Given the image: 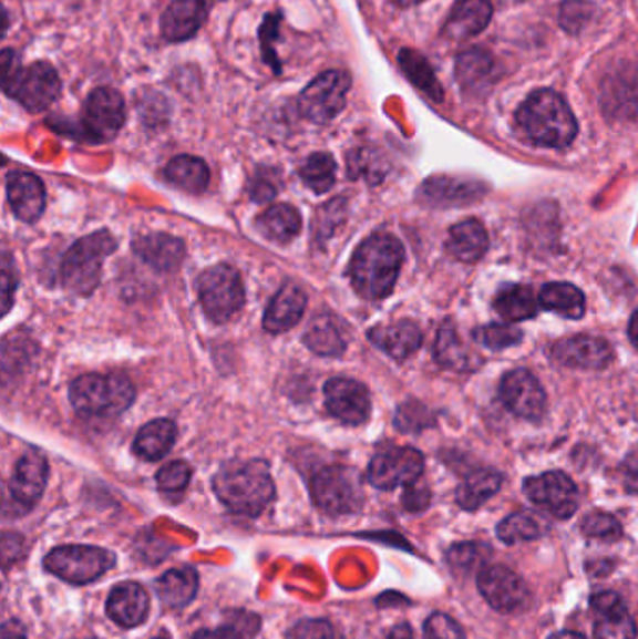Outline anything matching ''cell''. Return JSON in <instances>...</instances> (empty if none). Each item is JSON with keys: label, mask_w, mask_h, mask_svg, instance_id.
<instances>
[{"label": "cell", "mask_w": 638, "mask_h": 639, "mask_svg": "<svg viewBox=\"0 0 638 639\" xmlns=\"http://www.w3.org/2000/svg\"><path fill=\"white\" fill-rule=\"evenodd\" d=\"M404 249L392 234L377 233L363 239L350 260L349 277L356 292L369 301L392 293L403 268Z\"/></svg>", "instance_id": "obj_1"}, {"label": "cell", "mask_w": 638, "mask_h": 639, "mask_svg": "<svg viewBox=\"0 0 638 639\" xmlns=\"http://www.w3.org/2000/svg\"><path fill=\"white\" fill-rule=\"evenodd\" d=\"M219 502L230 513L257 518L276 497V484L265 461H230L212 481Z\"/></svg>", "instance_id": "obj_2"}, {"label": "cell", "mask_w": 638, "mask_h": 639, "mask_svg": "<svg viewBox=\"0 0 638 639\" xmlns=\"http://www.w3.org/2000/svg\"><path fill=\"white\" fill-rule=\"evenodd\" d=\"M517 126L532 143L566 148L577 137V118L566 100L553 90H537L518 107Z\"/></svg>", "instance_id": "obj_3"}, {"label": "cell", "mask_w": 638, "mask_h": 639, "mask_svg": "<svg viewBox=\"0 0 638 639\" xmlns=\"http://www.w3.org/2000/svg\"><path fill=\"white\" fill-rule=\"evenodd\" d=\"M70 401L83 418L113 419L132 406L135 389L122 374H86L72 383Z\"/></svg>", "instance_id": "obj_4"}, {"label": "cell", "mask_w": 638, "mask_h": 639, "mask_svg": "<svg viewBox=\"0 0 638 639\" xmlns=\"http://www.w3.org/2000/svg\"><path fill=\"white\" fill-rule=\"evenodd\" d=\"M115 251L116 239L109 230L79 239L62 258V287L75 296H91L102 279L103 260Z\"/></svg>", "instance_id": "obj_5"}, {"label": "cell", "mask_w": 638, "mask_h": 639, "mask_svg": "<svg viewBox=\"0 0 638 639\" xmlns=\"http://www.w3.org/2000/svg\"><path fill=\"white\" fill-rule=\"evenodd\" d=\"M115 563L116 557L113 552L103 550L97 546L68 544V546H59L49 552L43 559V567L48 573L68 584L85 586L115 567Z\"/></svg>", "instance_id": "obj_6"}, {"label": "cell", "mask_w": 638, "mask_h": 639, "mask_svg": "<svg viewBox=\"0 0 638 639\" xmlns=\"http://www.w3.org/2000/svg\"><path fill=\"white\" fill-rule=\"evenodd\" d=\"M313 502L330 516L358 513L363 505L362 478L354 467L330 466L311 481Z\"/></svg>", "instance_id": "obj_7"}, {"label": "cell", "mask_w": 638, "mask_h": 639, "mask_svg": "<svg viewBox=\"0 0 638 639\" xmlns=\"http://www.w3.org/2000/svg\"><path fill=\"white\" fill-rule=\"evenodd\" d=\"M200 306L214 322H227L240 311L246 290L238 271L227 264H217L203 271L197 281Z\"/></svg>", "instance_id": "obj_8"}, {"label": "cell", "mask_w": 638, "mask_h": 639, "mask_svg": "<svg viewBox=\"0 0 638 639\" xmlns=\"http://www.w3.org/2000/svg\"><path fill=\"white\" fill-rule=\"evenodd\" d=\"M2 84L8 96L18 100L31 113H42L61 96V79L48 62L18 68L13 75L2 79Z\"/></svg>", "instance_id": "obj_9"}, {"label": "cell", "mask_w": 638, "mask_h": 639, "mask_svg": "<svg viewBox=\"0 0 638 639\" xmlns=\"http://www.w3.org/2000/svg\"><path fill=\"white\" fill-rule=\"evenodd\" d=\"M350 90L349 73L330 70L301 92L300 113L315 124H328L344 109Z\"/></svg>", "instance_id": "obj_10"}, {"label": "cell", "mask_w": 638, "mask_h": 639, "mask_svg": "<svg viewBox=\"0 0 638 639\" xmlns=\"http://www.w3.org/2000/svg\"><path fill=\"white\" fill-rule=\"evenodd\" d=\"M425 461L414 447H390L374 454L369 464L368 478L379 491H393L398 486H409L422 477Z\"/></svg>", "instance_id": "obj_11"}, {"label": "cell", "mask_w": 638, "mask_h": 639, "mask_svg": "<svg viewBox=\"0 0 638 639\" xmlns=\"http://www.w3.org/2000/svg\"><path fill=\"white\" fill-rule=\"evenodd\" d=\"M523 491L532 503L548 511L554 518L567 521L577 513V486L564 472H547L524 478Z\"/></svg>", "instance_id": "obj_12"}, {"label": "cell", "mask_w": 638, "mask_h": 639, "mask_svg": "<svg viewBox=\"0 0 638 639\" xmlns=\"http://www.w3.org/2000/svg\"><path fill=\"white\" fill-rule=\"evenodd\" d=\"M126 122V103L115 89H96L83 109V126L89 137L97 143L115 138Z\"/></svg>", "instance_id": "obj_13"}, {"label": "cell", "mask_w": 638, "mask_h": 639, "mask_svg": "<svg viewBox=\"0 0 638 639\" xmlns=\"http://www.w3.org/2000/svg\"><path fill=\"white\" fill-rule=\"evenodd\" d=\"M501 399L513 415L526 421H539L547 408L545 389L526 369H515L504 374L501 382Z\"/></svg>", "instance_id": "obj_14"}, {"label": "cell", "mask_w": 638, "mask_h": 639, "mask_svg": "<svg viewBox=\"0 0 638 639\" xmlns=\"http://www.w3.org/2000/svg\"><path fill=\"white\" fill-rule=\"evenodd\" d=\"M477 589L488 606L501 614L518 610L528 598L523 578L502 565L482 568L477 574Z\"/></svg>", "instance_id": "obj_15"}, {"label": "cell", "mask_w": 638, "mask_h": 639, "mask_svg": "<svg viewBox=\"0 0 638 639\" xmlns=\"http://www.w3.org/2000/svg\"><path fill=\"white\" fill-rule=\"evenodd\" d=\"M550 358L556 363L569 367V369H583V371H601L610 364L615 352L601 337L591 334H573L567 339L554 344Z\"/></svg>", "instance_id": "obj_16"}, {"label": "cell", "mask_w": 638, "mask_h": 639, "mask_svg": "<svg viewBox=\"0 0 638 639\" xmlns=\"http://www.w3.org/2000/svg\"><path fill=\"white\" fill-rule=\"evenodd\" d=\"M326 408L344 424H363L371 415V396L363 383L350 378H333L326 383Z\"/></svg>", "instance_id": "obj_17"}, {"label": "cell", "mask_w": 638, "mask_h": 639, "mask_svg": "<svg viewBox=\"0 0 638 639\" xmlns=\"http://www.w3.org/2000/svg\"><path fill=\"white\" fill-rule=\"evenodd\" d=\"M590 606L594 639H637V622L618 592H597L591 597Z\"/></svg>", "instance_id": "obj_18"}, {"label": "cell", "mask_w": 638, "mask_h": 639, "mask_svg": "<svg viewBox=\"0 0 638 639\" xmlns=\"http://www.w3.org/2000/svg\"><path fill=\"white\" fill-rule=\"evenodd\" d=\"M49 466L45 456L38 451H29L19 458L10 481L13 502L23 508H32L40 502L48 484Z\"/></svg>", "instance_id": "obj_19"}, {"label": "cell", "mask_w": 638, "mask_h": 639, "mask_svg": "<svg viewBox=\"0 0 638 639\" xmlns=\"http://www.w3.org/2000/svg\"><path fill=\"white\" fill-rule=\"evenodd\" d=\"M487 193V187L482 182L470 178H455V176H434L423 182L420 197L433 206H466L476 203Z\"/></svg>", "instance_id": "obj_20"}, {"label": "cell", "mask_w": 638, "mask_h": 639, "mask_svg": "<svg viewBox=\"0 0 638 639\" xmlns=\"http://www.w3.org/2000/svg\"><path fill=\"white\" fill-rule=\"evenodd\" d=\"M8 200L13 214L24 223H34L45 209V189L42 179L24 171H12L7 178Z\"/></svg>", "instance_id": "obj_21"}, {"label": "cell", "mask_w": 638, "mask_h": 639, "mask_svg": "<svg viewBox=\"0 0 638 639\" xmlns=\"http://www.w3.org/2000/svg\"><path fill=\"white\" fill-rule=\"evenodd\" d=\"M210 12V0H175L162 16V34L169 42L195 37Z\"/></svg>", "instance_id": "obj_22"}, {"label": "cell", "mask_w": 638, "mask_h": 639, "mask_svg": "<svg viewBox=\"0 0 638 639\" xmlns=\"http://www.w3.org/2000/svg\"><path fill=\"white\" fill-rule=\"evenodd\" d=\"M498 78L494 60L483 49H470L459 54L455 79L466 96L483 97Z\"/></svg>", "instance_id": "obj_23"}, {"label": "cell", "mask_w": 638, "mask_h": 639, "mask_svg": "<svg viewBox=\"0 0 638 639\" xmlns=\"http://www.w3.org/2000/svg\"><path fill=\"white\" fill-rule=\"evenodd\" d=\"M151 610V598L137 581H124L107 598V616L119 627L133 628L143 625Z\"/></svg>", "instance_id": "obj_24"}, {"label": "cell", "mask_w": 638, "mask_h": 639, "mask_svg": "<svg viewBox=\"0 0 638 639\" xmlns=\"http://www.w3.org/2000/svg\"><path fill=\"white\" fill-rule=\"evenodd\" d=\"M133 251L157 271H175L186 257L184 241L163 233L145 234L133 239Z\"/></svg>", "instance_id": "obj_25"}, {"label": "cell", "mask_w": 638, "mask_h": 639, "mask_svg": "<svg viewBox=\"0 0 638 639\" xmlns=\"http://www.w3.org/2000/svg\"><path fill=\"white\" fill-rule=\"evenodd\" d=\"M369 341L373 342L374 347L380 348L382 352L388 353L390 358L404 361L420 350L423 334L422 329L418 328V323L410 322V320H399V322L371 329Z\"/></svg>", "instance_id": "obj_26"}, {"label": "cell", "mask_w": 638, "mask_h": 639, "mask_svg": "<svg viewBox=\"0 0 638 639\" xmlns=\"http://www.w3.org/2000/svg\"><path fill=\"white\" fill-rule=\"evenodd\" d=\"M308 306V296L296 285H285L279 292L274 296L270 306L266 309L265 326L266 331L271 334L284 333L295 328L300 322Z\"/></svg>", "instance_id": "obj_27"}, {"label": "cell", "mask_w": 638, "mask_h": 639, "mask_svg": "<svg viewBox=\"0 0 638 639\" xmlns=\"http://www.w3.org/2000/svg\"><path fill=\"white\" fill-rule=\"evenodd\" d=\"M491 18H493L491 0H459L444 24V34L457 42L469 40L487 29Z\"/></svg>", "instance_id": "obj_28"}, {"label": "cell", "mask_w": 638, "mask_h": 639, "mask_svg": "<svg viewBox=\"0 0 638 639\" xmlns=\"http://www.w3.org/2000/svg\"><path fill=\"white\" fill-rule=\"evenodd\" d=\"M446 249L453 258L464 264H476L488 249L487 230L476 219H466L450 230Z\"/></svg>", "instance_id": "obj_29"}, {"label": "cell", "mask_w": 638, "mask_h": 639, "mask_svg": "<svg viewBox=\"0 0 638 639\" xmlns=\"http://www.w3.org/2000/svg\"><path fill=\"white\" fill-rule=\"evenodd\" d=\"M199 591V574L193 567L173 568L157 580V595L167 608L181 610L193 602Z\"/></svg>", "instance_id": "obj_30"}, {"label": "cell", "mask_w": 638, "mask_h": 639, "mask_svg": "<svg viewBox=\"0 0 638 639\" xmlns=\"http://www.w3.org/2000/svg\"><path fill=\"white\" fill-rule=\"evenodd\" d=\"M176 442V426L169 419H156L146 423L135 436L133 451L146 462L162 461Z\"/></svg>", "instance_id": "obj_31"}, {"label": "cell", "mask_w": 638, "mask_h": 639, "mask_svg": "<svg viewBox=\"0 0 638 639\" xmlns=\"http://www.w3.org/2000/svg\"><path fill=\"white\" fill-rule=\"evenodd\" d=\"M434 359L442 367L459 372L472 371L474 367H477L476 363H480V358L464 347L457 328L452 322H446L439 329L436 342H434Z\"/></svg>", "instance_id": "obj_32"}, {"label": "cell", "mask_w": 638, "mask_h": 639, "mask_svg": "<svg viewBox=\"0 0 638 639\" xmlns=\"http://www.w3.org/2000/svg\"><path fill=\"white\" fill-rule=\"evenodd\" d=\"M504 483V475L493 467H483L470 473L464 478L463 484L457 488L459 507L464 511H477L483 503H487L491 497L501 491Z\"/></svg>", "instance_id": "obj_33"}, {"label": "cell", "mask_w": 638, "mask_h": 639, "mask_svg": "<svg viewBox=\"0 0 638 639\" xmlns=\"http://www.w3.org/2000/svg\"><path fill=\"white\" fill-rule=\"evenodd\" d=\"M539 306L569 320L585 317L586 299L580 288L572 282H548L539 293Z\"/></svg>", "instance_id": "obj_34"}, {"label": "cell", "mask_w": 638, "mask_h": 639, "mask_svg": "<svg viewBox=\"0 0 638 639\" xmlns=\"http://www.w3.org/2000/svg\"><path fill=\"white\" fill-rule=\"evenodd\" d=\"M303 342L308 344L309 350L325 358H336L341 355L347 348L343 326L338 322V318L330 315L315 318L309 323L308 331L303 334Z\"/></svg>", "instance_id": "obj_35"}, {"label": "cell", "mask_w": 638, "mask_h": 639, "mask_svg": "<svg viewBox=\"0 0 638 639\" xmlns=\"http://www.w3.org/2000/svg\"><path fill=\"white\" fill-rule=\"evenodd\" d=\"M493 306L496 315L510 323L531 320L536 317L542 307L537 306L534 290L524 285H510V287L502 288L501 292L496 293Z\"/></svg>", "instance_id": "obj_36"}, {"label": "cell", "mask_w": 638, "mask_h": 639, "mask_svg": "<svg viewBox=\"0 0 638 639\" xmlns=\"http://www.w3.org/2000/svg\"><path fill=\"white\" fill-rule=\"evenodd\" d=\"M257 228L265 238L277 244H289L300 234L301 217L289 204H276L257 219Z\"/></svg>", "instance_id": "obj_37"}, {"label": "cell", "mask_w": 638, "mask_h": 639, "mask_svg": "<svg viewBox=\"0 0 638 639\" xmlns=\"http://www.w3.org/2000/svg\"><path fill=\"white\" fill-rule=\"evenodd\" d=\"M165 178L187 193H203L210 184V171L199 157L178 156L165 167Z\"/></svg>", "instance_id": "obj_38"}, {"label": "cell", "mask_w": 638, "mask_h": 639, "mask_svg": "<svg viewBox=\"0 0 638 639\" xmlns=\"http://www.w3.org/2000/svg\"><path fill=\"white\" fill-rule=\"evenodd\" d=\"M260 617L247 610H229L224 614L219 627L205 628L193 636V639H254L260 632Z\"/></svg>", "instance_id": "obj_39"}, {"label": "cell", "mask_w": 638, "mask_h": 639, "mask_svg": "<svg viewBox=\"0 0 638 639\" xmlns=\"http://www.w3.org/2000/svg\"><path fill=\"white\" fill-rule=\"evenodd\" d=\"M545 533H547L545 522L528 511L510 514L496 527V535L506 544L528 543L542 538Z\"/></svg>", "instance_id": "obj_40"}, {"label": "cell", "mask_w": 638, "mask_h": 639, "mask_svg": "<svg viewBox=\"0 0 638 639\" xmlns=\"http://www.w3.org/2000/svg\"><path fill=\"white\" fill-rule=\"evenodd\" d=\"M399 64L407 73V78L418 86V89L425 92L434 102H442L444 92L440 86L439 79L434 75L433 68L429 66L428 60L423 59L422 54L415 53L412 49H403L399 53Z\"/></svg>", "instance_id": "obj_41"}, {"label": "cell", "mask_w": 638, "mask_h": 639, "mask_svg": "<svg viewBox=\"0 0 638 639\" xmlns=\"http://www.w3.org/2000/svg\"><path fill=\"white\" fill-rule=\"evenodd\" d=\"M336 171H338L336 159L330 154L319 152L309 156L308 162L301 165L300 178L311 192L322 195L330 192L336 184Z\"/></svg>", "instance_id": "obj_42"}, {"label": "cell", "mask_w": 638, "mask_h": 639, "mask_svg": "<svg viewBox=\"0 0 638 639\" xmlns=\"http://www.w3.org/2000/svg\"><path fill=\"white\" fill-rule=\"evenodd\" d=\"M605 92V102L613 111H635L638 109V73L624 72L616 78Z\"/></svg>", "instance_id": "obj_43"}, {"label": "cell", "mask_w": 638, "mask_h": 639, "mask_svg": "<svg viewBox=\"0 0 638 639\" xmlns=\"http://www.w3.org/2000/svg\"><path fill=\"white\" fill-rule=\"evenodd\" d=\"M474 341L488 350H506L510 347H517L518 342L523 341V331L513 328L510 323H487L474 331Z\"/></svg>", "instance_id": "obj_44"}, {"label": "cell", "mask_w": 638, "mask_h": 639, "mask_svg": "<svg viewBox=\"0 0 638 639\" xmlns=\"http://www.w3.org/2000/svg\"><path fill=\"white\" fill-rule=\"evenodd\" d=\"M580 532L585 537L596 538L603 543H616L624 535L620 522L616 521L613 514L601 513V511L586 514L580 522Z\"/></svg>", "instance_id": "obj_45"}, {"label": "cell", "mask_w": 638, "mask_h": 639, "mask_svg": "<svg viewBox=\"0 0 638 639\" xmlns=\"http://www.w3.org/2000/svg\"><path fill=\"white\" fill-rule=\"evenodd\" d=\"M192 481V467L184 461H173L157 472V488L163 494H182Z\"/></svg>", "instance_id": "obj_46"}, {"label": "cell", "mask_w": 638, "mask_h": 639, "mask_svg": "<svg viewBox=\"0 0 638 639\" xmlns=\"http://www.w3.org/2000/svg\"><path fill=\"white\" fill-rule=\"evenodd\" d=\"M423 639H466V633L455 619L436 611L425 621Z\"/></svg>", "instance_id": "obj_47"}, {"label": "cell", "mask_w": 638, "mask_h": 639, "mask_svg": "<svg viewBox=\"0 0 638 639\" xmlns=\"http://www.w3.org/2000/svg\"><path fill=\"white\" fill-rule=\"evenodd\" d=\"M428 408L422 406L420 402L410 401L399 408L395 426L401 432H420L425 426H431Z\"/></svg>", "instance_id": "obj_48"}, {"label": "cell", "mask_w": 638, "mask_h": 639, "mask_svg": "<svg viewBox=\"0 0 638 639\" xmlns=\"http://www.w3.org/2000/svg\"><path fill=\"white\" fill-rule=\"evenodd\" d=\"M287 639H343L338 628L326 619H306L290 628Z\"/></svg>", "instance_id": "obj_49"}, {"label": "cell", "mask_w": 638, "mask_h": 639, "mask_svg": "<svg viewBox=\"0 0 638 639\" xmlns=\"http://www.w3.org/2000/svg\"><path fill=\"white\" fill-rule=\"evenodd\" d=\"M590 16L591 7L586 4L585 0H567L560 10V24L567 32L577 34L585 29Z\"/></svg>", "instance_id": "obj_50"}, {"label": "cell", "mask_w": 638, "mask_h": 639, "mask_svg": "<svg viewBox=\"0 0 638 639\" xmlns=\"http://www.w3.org/2000/svg\"><path fill=\"white\" fill-rule=\"evenodd\" d=\"M485 556V548L476 543L455 544L447 552V561L455 568L476 567L480 559Z\"/></svg>", "instance_id": "obj_51"}, {"label": "cell", "mask_w": 638, "mask_h": 639, "mask_svg": "<svg viewBox=\"0 0 638 639\" xmlns=\"http://www.w3.org/2000/svg\"><path fill=\"white\" fill-rule=\"evenodd\" d=\"M429 502H431V492L428 486L418 484V481L407 486V492L403 494V505L407 511L422 513L429 507Z\"/></svg>", "instance_id": "obj_52"}, {"label": "cell", "mask_w": 638, "mask_h": 639, "mask_svg": "<svg viewBox=\"0 0 638 639\" xmlns=\"http://www.w3.org/2000/svg\"><path fill=\"white\" fill-rule=\"evenodd\" d=\"M16 287H18L16 269L12 268L10 257L4 255V260H2V306H4V312L10 311V307H12V298L13 292H16Z\"/></svg>", "instance_id": "obj_53"}, {"label": "cell", "mask_w": 638, "mask_h": 639, "mask_svg": "<svg viewBox=\"0 0 638 639\" xmlns=\"http://www.w3.org/2000/svg\"><path fill=\"white\" fill-rule=\"evenodd\" d=\"M277 21H279V19L274 18V16L266 19V23L263 24V30H260V37H263V49H265L266 62H270L271 66L279 70V66L276 64V53H274V48H271L274 37L277 34Z\"/></svg>", "instance_id": "obj_54"}, {"label": "cell", "mask_w": 638, "mask_h": 639, "mask_svg": "<svg viewBox=\"0 0 638 639\" xmlns=\"http://www.w3.org/2000/svg\"><path fill=\"white\" fill-rule=\"evenodd\" d=\"M249 193H251V198L257 200V203H268V200L276 197L277 186L270 178L257 176V178L251 182V186H249Z\"/></svg>", "instance_id": "obj_55"}, {"label": "cell", "mask_w": 638, "mask_h": 639, "mask_svg": "<svg viewBox=\"0 0 638 639\" xmlns=\"http://www.w3.org/2000/svg\"><path fill=\"white\" fill-rule=\"evenodd\" d=\"M627 491L638 494V454L631 453L626 461Z\"/></svg>", "instance_id": "obj_56"}, {"label": "cell", "mask_w": 638, "mask_h": 639, "mask_svg": "<svg viewBox=\"0 0 638 639\" xmlns=\"http://www.w3.org/2000/svg\"><path fill=\"white\" fill-rule=\"evenodd\" d=\"M2 639H27V636H24L23 628L19 627L18 622L8 621L2 627Z\"/></svg>", "instance_id": "obj_57"}, {"label": "cell", "mask_w": 638, "mask_h": 639, "mask_svg": "<svg viewBox=\"0 0 638 639\" xmlns=\"http://www.w3.org/2000/svg\"><path fill=\"white\" fill-rule=\"evenodd\" d=\"M385 639H414V633L407 622H401L398 627H393L392 632L388 633Z\"/></svg>", "instance_id": "obj_58"}, {"label": "cell", "mask_w": 638, "mask_h": 639, "mask_svg": "<svg viewBox=\"0 0 638 639\" xmlns=\"http://www.w3.org/2000/svg\"><path fill=\"white\" fill-rule=\"evenodd\" d=\"M627 333H629V341H631L632 347L637 348L638 350V309L637 311L632 312Z\"/></svg>", "instance_id": "obj_59"}, {"label": "cell", "mask_w": 638, "mask_h": 639, "mask_svg": "<svg viewBox=\"0 0 638 639\" xmlns=\"http://www.w3.org/2000/svg\"><path fill=\"white\" fill-rule=\"evenodd\" d=\"M553 639H586L585 633L573 632V630H564L553 636Z\"/></svg>", "instance_id": "obj_60"}, {"label": "cell", "mask_w": 638, "mask_h": 639, "mask_svg": "<svg viewBox=\"0 0 638 639\" xmlns=\"http://www.w3.org/2000/svg\"><path fill=\"white\" fill-rule=\"evenodd\" d=\"M395 2H398L399 7L409 8L415 7V4H420V2H423V0H395Z\"/></svg>", "instance_id": "obj_61"}, {"label": "cell", "mask_w": 638, "mask_h": 639, "mask_svg": "<svg viewBox=\"0 0 638 639\" xmlns=\"http://www.w3.org/2000/svg\"><path fill=\"white\" fill-rule=\"evenodd\" d=\"M154 639H167V638H162V636H160V638H154Z\"/></svg>", "instance_id": "obj_62"}, {"label": "cell", "mask_w": 638, "mask_h": 639, "mask_svg": "<svg viewBox=\"0 0 638 639\" xmlns=\"http://www.w3.org/2000/svg\"><path fill=\"white\" fill-rule=\"evenodd\" d=\"M92 639H94V638H92Z\"/></svg>", "instance_id": "obj_63"}]
</instances>
